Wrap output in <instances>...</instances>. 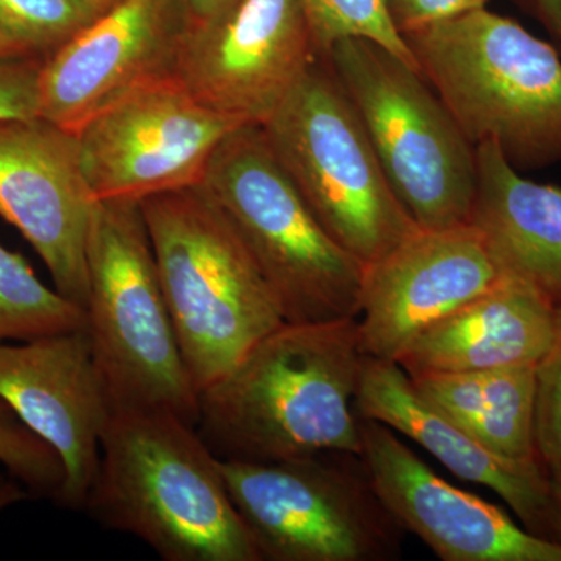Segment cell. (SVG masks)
<instances>
[{
  "mask_svg": "<svg viewBox=\"0 0 561 561\" xmlns=\"http://www.w3.org/2000/svg\"><path fill=\"white\" fill-rule=\"evenodd\" d=\"M364 360L357 319L286 321L198 394L197 430L220 460L360 454Z\"/></svg>",
  "mask_w": 561,
  "mask_h": 561,
  "instance_id": "obj_1",
  "label": "cell"
},
{
  "mask_svg": "<svg viewBox=\"0 0 561 561\" xmlns=\"http://www.w3.org/2000/svg\"><path fill=\"white\" fill-rule=\"evenodd\" d=\"M83 511L165 561H261L219 457L172 412L111 411Z\"/></svg>",
  "mask_w": 561,
  "mask_h": 561,
  "instance_id": "obj_2",
  "label": "cell"
},
{
  "mask_svg": "<svg viewBox=\"0 0 561 561\" xmlns=\"http://www.w3.org/2000/svg\"><path fill=\"white\" fill-rule=\"evenodd\" d=\"M472 146L518 172L561 162V55L518 21L481 9L402 35Z\"/></svg>",
  "mask_w": 561,
  "mask_h": 561,
  "instance_id": "obj_3",
  "label": "cell"
},
{
  "mask_svg": "<svg viewBox=\"0 0 561 561\" xmlns=\"http://www.w3.org/2000/svg\"><path fill=\"white\" fill-rule=\"evenodd\" d=\"M162 291L198 394L286 323L241 234L203 184L140 201Z\"/></svg>",
  "mask_w": 561,
  "mask_h": 561,
  "instance_id": "obj_4",
  "label": "cell"
},
{
  "mask_svg": "<svg viewBox=\"0 0 561 561\" xmlns=\"http://www.w3.org/2000/svg\"><path fill=\"white\" fill-rule=\"evenodd\" d=\"M87 265V332L111 411H168L197 426L198 391L181 354L140 202H95Z\"/></svg>",
  "mask_w": 561,
  "mask_h": 561,
  "instance_id": "obj_5",
  "label": "cell"
},
{
  "mask_svg": "<svg viewBox=\"0 0 561 561\" xmlns=\"http://www.w3.org/2000/svg\"><path fill=\"white\" fill-rule=\"evenodd\" d=\"M202 184L241 234L284 321L357 319L365 264L321 227L261 125L221 140Z\"/></svg>",
  "mask_w": 561,
  "mask_h": 561,
  "instance_id": "obj_6",
  "label": "cell"
},
{
  "mask_svg": "<svg viewBox=\"0 0 561 561\" xmlns=\"http://www.w3.org/2000/svg\"><path fill=\"white\" fill-rule=\"evenodd\" d=\"M323 58L421 230L468 224L478 184L476 147L423 73L365 38L339 41Z\"/></svg>",
  "mask_w": 561,
  "mask_h": 561,
  "instance_id": "obj_7",
  "label": "cell"
},
{
  "mask_svg": "<svg viewBox=\"0 0 561 561\" xmlns=\"http://www.w3.org/2000/svg\"><path fill=\"white\" fill-rule=\"evenodd\" d=\"M261 127L321 227L362 264L420 230L323 57Z\"/></svg>",
  "mask_w": 561,
  "mask_h": 561,
  "instance_id": "obj_8",
  "label": "cell"
},
{
  "mask_svg": "<svg viewBox=\"0 0 561 561\" xmlns=\"http://www.w3.org/2000/svg\"><path fill=\"white\" fill-rule=\"evenodd\" d=\"M261 561H393L404 529L360 454L323 451L251 463L220 460Z\"/></svg>",
  "mask_w": 561,
  "mask_h": 561,
  "instance_id": "obj_9",
  "label": "cell"
},
{
  "mask_svg": "<svg viewBox=\"0 0 561 561\" xmlns=\"http://www.w3.org/2000/svg\"><path fill=\"white\" fill-rule=\"evenodd\" d=\"M241 122L198 102L175 77L146 84L77 130L95 201H144L202 184L214 151Z\"/></svg>",
  "mask_w": 561,
  "mask_h": 561,
  "instance_id": "obj_10",
  "label": "cell"
},
{
  "mask_svg": "<svg viewBox=\"0 0 561 561\" xmlns=\"http://www.w3.org/2000/svg\"><path fill=\"white\" fill-rule=\"evenodd\" d=\"M320 58L298 0H238L192 25L175 79L216 113L264 125Z\"/></svg>",
  "mask_w": 561,
  "mask_h": 561,
  "instance_id": "obj_11",
  "label": "cell"
},
{
  "mask_svg": "<svg viewBox=\"0 0 561 561\" xmlns=\"http://www.w3.org/2000/svg\"><path fill=\"white\" fill-rule=\"evenodd\" d=\"M191 27L187 0H124L44 60L41 117L77 133L130 92L175 77Z\"/></svg>",
  "mask_w": 561,
  "mask_h": 561,
  "instance_id": "obj_12",
  "label": "cell"
},
{
  "mask_svg": "<svg viewBox=\"0 0 561 561\" xmlns=\"http://www.w3.org/2000/svg\"><path fill=\"white\" fill-rule=\"evenodd\" d=\"M95 202L76 133L43 117L0 124V216L39 254L55 289L83 309Z\"/></svg>",
  "mask_w": 561,
  "mask_h": 561,
  "instance_id": "obj_13",
  "label": "cell"
},
{
  "mask_svg": "<svg viewBox=\"0 0 561 561\" xmlns=\"http://www.w3.org/2000/svg\"><path fill=\"white\" fill-rule=\"evenodd\" d=\"M502 279L471 224L420 228L382 260L365 265L357 316L362 354L397 362L421 332Z\"/></svg>",
  "mask_w": 561,
  "mask_h": 561,
  "instance_id": "obj_14",
  "label": "cell"
},
{
  "mask_svg": "<svg viewBox=\"0 0 561 561\" xmlns=\"http://www.w3.org/2000/svg\"><path fill=\"white\" fill-rule=\"evenodd\" d=\"M362 459L379 497L405 531L443 561H561V546L519 527L502 508L456 489L397 432L360 416Z\"/></svg>",
  "mask_w": 561,
  "mask_h": 561,
  "instance_id": "obj_15",
  "label": "cell"
},
{
  "mask_svg": "<svg viewBox=\"0 0 561 561\" xmlns=\"http://www.w3.org/2000/svg\"><path fill=\"white\" fill-rule=\"evenodd\" d=\"M0 398L61 457L66 481L57 504L83 511L111 413L87 328L2 343Z\"/></svg>",
  "mask_w": 561,
  "mask_h": 561,
  "instance_id": "obj_16",
  "label": "cell"
},
{
  "mask_svg": "<svg viewBox=\"0 0 561 561\" xmlns=\"http://www.w3.org/2000/svg\"><path fill=\"white\" fill-rule=\"evenodd\" d=\"M357 415L386 424L431 453L454 476L500 494L524 529L556 542L548 467L541 460L494 456L443 415L393 360L365 357L356 391Z\"/></svg>",
  "mask_w": 561,
  "mask_h": 561,
  "instance_id": "obj_17",
  "label": "cell"
},
{
  "mask_svg": "<svg viewBox=\"0 0 561 561\" xmlns=\"http://www.w3.org/2000/svg\"><path fill=\"white\" fill-rule=\"evenodd\" d=\"M557 328V309L529 287L504 278L421 332L397 364L411 379L538 367L552 348Z\"/></svg>",
  "mask_w": 561,
  "mask_h": 561,
  "instance_id": "obj_18",
  "label": "cell"
},
{
  "mask_svg": "<svg viewBox=\"0 0 561 561\" xmlns=\"http://www.w3.org/2000/svg\"><path fill=\"white\" fill-rule=\"evenodd\" d=\"M470 214L505 279L561 311V187L524 179L493 142L479 144Z\"/></svg>",
  "mask_w": 561,
  "mask_h": 561,
  "instance_id": "obj_19",
  "label": "cell"
},
{
  "mask_svg": "<svg viewBox=\"0 0 561 561\" xmlns=\"http://www.w3.org/2000/svg\"><path fill=\"white\" fill-rule=\"evenodd\" d=\"M421 397L494 456L541 460L535 443L537 367L446 373L411 379Z\"/></svg>",
  "mask_w": 561,
  "mask_h": 561,
  "instance_id": "obj_20",
  "label": "cell"
},
{
  "mask_svg": "<svg viewBox=\"0 0 561 561\" xmlns=\"http://www.w3.org/2000/svg\"><path fill=\"white\" fill-rule=\"evenodd\" d=\"M84 328L83 308L49 289L20 253L0 245V345Z\"/></svg>",
  "mask_w": 561,
  "mask_h": 561,
  "instance_id": "obj_21",
  "label": "cell"
},
{
  "mask_svg": "<svg viewBox=\"0 0 561 561\" xmlns=\"http://www.w3.org/2000/svg\"><path fill=\"white\" fill-rule=\"evenodd\" d=\"M101 16L92 0H0V35L46 60Z\"/></svg>",
  "mask_w": 561,
  "mask_h": 561,
  "instance_id": "obj_22",
  "label": "cell"
},
{
  "mask_svg": "<svg viewBox=\"0 0 561 561\" xmlns=\"http://www.w3.org/2000/svg\"><path fill=\"white\" fill-rule=\"evenodd\" d=\"M321 57L339 41L365 38L420 70L401 33L390 21L383 0H298ZM421 72V70H420Z\"/></svg>",
  "mask_w": 561,
  "mask_h": 561,
  "instance_id": "obj_23",
  "label": "cell"
},
{
  "mask_svg": "<svg viewBox=\"0 0 561 561\" xmlns=\"http://www.w3.org/2000/svg\"><path fill=\"white\" fill-rule=\"evenodd\" d=\"M0 463L28 493L57 502L66 481L61 457L0 398Z\"/></svg>",
  "mask_w": 561,
  "mask_h": 561,
  "instance_id": "obj_24",
  "label": "cell"
},
{
  "mask_svg": "<svg viewBox=\"0 0 561 561\" xmlns=\"http://www.w3.org/2000/svg\"><path fill=\"white\" fill-rule=\"evenodd\" d=\"M535 443L546 467L561 465V311L552 348L537 367Z\"/></svg>",
  "mask_w": 561,
  "mask_h": 561,
  "instance_id": "obj_25",
  "label": "cell"
},
{
  "mask_svg": "<svg viewBox=\"0 0 561 561\" xmlns=\"http://www.w3.org/2000/svg\"><path fill=\"white\" fill-rule=\"evenodd\" d=\"M43 58L0 57V124L39 119Z\"/></svg>",
  "mask_w": 561,
  "mask_h": 561,
  "instance_id": "obj_26",
  "label": "cell"
},
{
  "mask_svg": "<svg viewBox=\"0 0 561 561\" xmlns=\"http://www.w3.org/2000/svg\"><path fill=\"white\" fill-rule=\"evenodd\" d=\"M490 0H383L390 21L402 35L486 9Z\"/></svg>",
  "mask_w": 561,
  "mask_h": 561,
  "instance_id": "obj_27",
  "label": "cell"
},
{
  "mask_svg": "<svg viewBox=\"0 0 561 561\" xmlns=\"http://www.w3.org/2000/svg\"><path fill=\"white\" fill-rule=\"evenodd\" d=\"M524 14L537 22L561 55V0H511Z\"/></svg>",
  "mask_w": 561,
  "mask_h": 561,
  "instance_id": "obj_28",
  "label": "cell"
},
{
  "mask_svg": "<svg viewBox=\"0 0 561 561\" xmlns=\"http://www.w3.org/2000/svg\"><path fill=\"white\" fill-rule=\"evenodd\" d=\"M238 0H187L192 25H202L217 20L225 11L231 9Z\"/></svg>",
  "mask_w": 561,
  "mask_h": 561,
  "instance_id": "obj_29",
  "label": "cell"
},
{
  "mask_svg": "<svg viewBox=\"0 0 561 561\" xmlns=\"http://www.w3.org/2000/svg\"><path fill=\"white\" fill-rule=\"evenodd\" d=\"M28 490L13 476L0 474V513L11 505L28 500Z\"/></svg>",
  "mask_w": 561,
  "mask_h": 561,
  "instance_id": "obj_30",
  "label": "cell"
},
{
  "mask_svg": "<svg viewBox=\"0 0 561 561\" xmlns=\"http://www.w3.org/2000/svg\"><path fill=\"white\" fill-rule=\"evenodd\" d=\"M549 482L553 502V518H556V542L561 546V465L548 467Z\"/></svg>",
  "mask_w": 561,
  "mask_h": 561,
  "instance_id": "obj_31",
  "label": "cell"
},
{
  "mask_svg": "<svg viewBox=\"0 0 561 561\" xmlns=\"http://www.w3.org/2000/svg\"><path fill=\"white\" fill-rule=\"evenodd\" d=\"M92 2H94V5L98 7L101 14H103L106 13V11L114 9V7L119 5L124 0H92Z\"/></svg>",
  "mask_w": 561,
  "mask_h": 561,
  "instance_id": "obj_32",
  "label": "cell"
},
{
  "mask_svg": "<svg viewBox=\"0 0 561 561\" xmlns=\"http://www.w3.org/2000/svg\"><path fill=\"white\" fill-rule=\"evenodd\" d=\"M7 55H22L20 51L14 49L13 46L0 35V57H7Z\"/></svg>",
  "mask_w": 561,
  "mask_h": 561,
  "instance_id": "obj_33",
  "label": "cell"
}]
</instances>
